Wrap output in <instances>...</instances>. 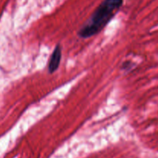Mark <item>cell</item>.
Listing matches in <instances>:
<instances>
[{"mask_svg": "<svg viewBox=\"0 0 158 158\" xmlns=\"http://www.w3.org/2000/svg\"><path fill=\"white\" fill-rule=\"evenodd\" d=\"M123 5V0H103L86 24L80 29L79 36L89 38L99 33Z\"/></svg>", "mask_w": 158, "mask_h": 158, "instance_id": "6da1fadb", "label": "cell"}, {"mask_svg": "<svg viewBox=\"0 0 158 158\" xmlns=\"http://www.w3.org/2000/svg\"><path fill=\"white\" fill-rule=\"evenodd\" d=\"M62 58V49L60 45H57L52 51L48 63V70L50 73H52L57 70L60 64Z\"/></svg>", "mask_w": 158, "mask_h": 158, "instance_id": "7a4b0ae2", "label": "cell"}]
</instances>
